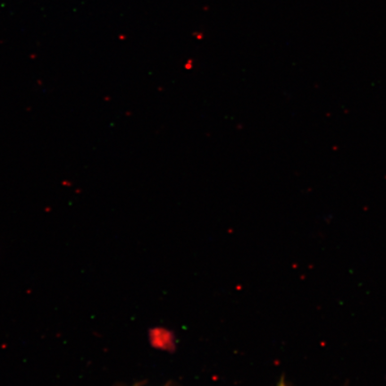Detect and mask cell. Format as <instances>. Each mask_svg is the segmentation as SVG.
Wrapping results in <instances>:
<instances>
[{
  "label": "cell",
  "mask_w": 386,
  "mask_h": 386,
  "mask_svg": "<svg viewBox=\"0 0 386 386\" xmlns=\"http://www.w3.org/2000/svg\"><path fill=\"white\" fill-rule=\"evenodd\" d=\"M277 386H287V384H285V382H284V380L283 379H282L281 381H280V383L278 384V385Z\"/></svg>",
  "instance_id": "1"
}]
</instances>
